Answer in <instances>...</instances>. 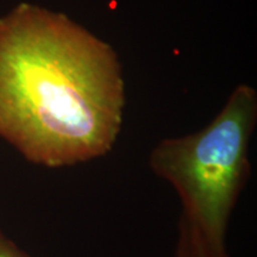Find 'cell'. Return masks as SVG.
Returning a JSON list of instances; mask_svg holds the SVG:
<instances>
[{"label":"cell","mask_w":257,"mask_h":257,"mask_svg":"<svg viewBox=\"0 0 257 257\" xmlns=\"http://www.w3.org/2000/svg\"><path fill=\"white\" fill-rule=\"evenodd\" d=\"M257 121V93L239 85L202 130L168 138L154 148L150 168L181 199L184 219L211 257H229L227 224L250 175V138Z\"/></svg>","instance_id":"cell-2"},{"label":"cell","mask_w":257,"mask_h":257,"mask_svg":"<svg viewBox=\"0 0 257 257\" xmlns=\"http://www.w3.org/2000/svg\"><path fill=\"white\" fill-rule=\"evenodd\" d=\"M0 257H29L24 251L0 232Z\"/></svg>","instance_id":"cell-4"},{"label":"cell","mask_w":257,"mask_h":257,"mask_svg":"<svg viewBox=\"0 0 257 257\" xmlns=\"http://www.w3.org/2000/svg\"><path fill=\"white\" fill-rule=\"evenodd\" d=\"M181 221L185 225L186 234H187V257H211L197 234L189 229L187 223L184 219H181Z\"/></svg>","instance_id":"cell-3"},{"label":"cell","mask_w":257,"mask_h":257,"mask_svg":"<svg viewBox=\"0 0 257 257\" xmlns=\"http://www.w3.org/2000/svg\"><path fill=\"white\" fill-rule=\"evenodd\" d=\"M175 257H187V234L181 221H180V234Z\"/></svg>","instance_id":"cell-5"},{"label":"cell","mask_w":257,"mask_h":257,"mask_svg":"<svg viewBox=\"0 0 257 257\" xmlns=\"http://www.w3.org/2000/svg\"><path fill=\"white\" fill-rule=\"evenodd\" d=\"M124 106L121 67L110 44L35 5L0 18V137L28 161L60 168L106 155Z\"/></svg>","instance_id":"cell-1"}]
</instances>
